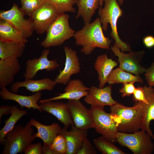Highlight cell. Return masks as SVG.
Returning <instances> with one entry per match:
<instances>
[{
    "instance_id": "1",
    "label": "cell",
    "mask_w": 154,
    "mask_h": 154,
    "mask_svg": "<svg viewBox=\"0 0 154 154\" xmlns=\"http://www.w3.org/2000/svg\"><path fill=\"white\" fill-rule=\"evenodd\" d=\"M110 107L118 131L132 133L143 129L145 117V103L138 102L133 107H128L117 102Z\"/></svg>"
},
{
    "instance_id": "2",
    "label": "cell",
    "mask_w": 154,
    "mask_h": 154,
    "mask_svg": "<svg viewBox=\"0 0 154 154\" xmlns=\"http://www.w3.org/2000/svg\"><path fill=\"white\" fill-rule=\"evenodd\" d=\"M103 30L99 17L85 24L74 36L76 45L82 46L80 51L86 55L90 54L96 48L110 49L112 40L104 36Z\"/></svg>"
},
{
    "instance_id": "3",
    "label": "cell",
    "mask_w": 154,
    "mask_h": 154,
    "mask_svg": "<svg viewBox=\"0 0 154 154\" xmlns=\"http://www.w3.org/2000/svg\"><path fill=\"white\" fill-rule=\"evenodd\" d=\"M104 7H99L98 14L103 30H107L108 24L111 29L110 36L114 41V45L123 52H130L131 49L127 42L120 38L117 31V23L119 18L123 15V11L117 0H104Z\"/></svg>"
},
{
    "instance_id": "4",
    "label": "cell",
    "mask_w": 154,
    "mask_h": 154,
    "mask_svg": "<svg viewBox=\"0 0 154 154\" xmlns=\"http://www.w3.org/2000/svg\"><path fill=\"white\" fill-rule=\"evenodd\" d=\"M34 132L28 123L25 126L16 125L5 135L2 145V154H16L24 152L35 140Z\"/></svg>"
},
{
    "instance_id": "5",
    "label": "cell",
    "mask_w": 154,
    "mask_h": 154,
    "mask_svg": "<svg viewBox=\"0 0 154 154\" xmlns=\"http://www.w3.org/2000/svg\"><path fill=\"white\" fill-rule=\"evenodd\" d=\"M69 18L65 13L59 14L46 31V36L41 46L46 48L60 46L74 37L76 32L70 26Z\"/></svg>"
},
{
    "instance_id": "6",
    "label": "cell",
    "mask_w": 154,
    "mask_h": 154,
    "mask_svg": "<svg viewBox=\"0 0 154 154\" xmlns=\"http://www.w3.org/2000/svg\"><path fill=\"white\" fill-rule=\"evenodd\" d=\"M151 137L145 130L141 129L132 133L117 131V142L127 147L134 154H151L154 150Z\"/></svg>"
},
{
    "instance_id": "7",
    "label": "cell",
    "mask_w": 154,
    "mask_h": 154,
    "mask_svg": "<svg viewBox=\"0 0 154 154\" xmlns=\"http://www.w3.org/2000/svg\"><path fill=\"white\" fill-rule=\"evenodd\" d=\"M90 110L93 119L92 128L110 141L116 143V135L118 131L112 114L106 113L103 108L91 106Z\"/></svg>"
},
{
    "instance_id": "8",
    "label": "cell",
    "mask_w": 154,
    "mask_h": 154,
    "mask_svg": "<svg viewBox=\"0 0 154 154\" xmlns=\"http://www.w3.org/2000/svg\"><path fill=\"white\" fill-rule=\"evenodd\" d=\"M110 49L118 57L119 67L122 70L135 75H140L145 73L146 68L141 64L145 53L144 50L131 51L128 53H125L114 45L111 46Z\"/></svg>"
},
{
    "instance_id": "9",
    "label": "cell",
    "mask_w": 154,
    "mask_h": 154,
    "mask_svg": "<svg viewBox=\"0 0 154 154\" xmlns=\"http://www.w3.org/2000/svg\"><path fill=\"white\" fill-rule=\"evenodd\" d=\"M25 15L14 3L10 9L0 11V20L9 23L27 39L32 35L34 30L32 20L25 18Z\"/></svg>"
},
{
    "instance_id": "10",
    "label": "cell",
    "mask_w": 154,
    "mask_h": 154,
    "mask_svg": "<svg viewBox=\"0 0 154 154\" xmlns=\"http://www.w3.org/2000/svg\"><path fill=\"white\" fill-rule=\"evenodd\" d=\"M59 14L55 6L45 2L31 16L34 31L39 34L46 32Z\"/></svg>"
},
{
    "instance_id": "11",
    "label": "cell",
    "mask_w": 154,
    "mask_h": 154,
    "mask_svg": "<svg viewBox=\"0 0 154 154\" xmlns=\"http://www.w3.org/2000/svg\"><path fill=\"white\" fill-rule=\"evenodd\" d=\"M74 126L78 129L87 130L93 127V119L91 110L80 100H68L67 103Z\"/></svg>"
},
{
    "instance_id": "12",
    "label": "cell",
    "mask_w": 154,
    "mask_h": 154,
    "mask_svg": "<svg viewBox=\"0 0 154 154\" xmlns=\"http://www.w3.org/2000/svg\"><path fill=\"white\" fill-rule=\"evenodd\" d=\"M50 52L49 49H44L39 58L27 60L25 70L23 76L25 80L33 79L40 70H45L48 71H52L59 66L56 60H50L48 59V56Z\"/></svg>"
},
{
    "instance_id": "13",
    "label": "cell",
    "mask_w": 154,
    "mask_h": 154,
    "mask_svg": "<svg viewBox=\"0 0 154 154\" xmlns=\"http://www.w3.org/2000/svg\"><path fill=\"white\" fill-rule=\"evenodd\" d=\"M64 50L66 56L64 67L60 71L54 80L57 84L66 85L70 80L72 75L79 73L80 64L75 50L66 46L64 47Z\"/></svg>"
},
{
    "instance_id": "14",
    "label": "cell",
    "mask_w": 154,
    "mask_h": 154,
    "mask_svg": "<svg viewBox=\"0 0 154 154\" xmlns=\"http://www.w3.org/2000/svg\"><path fill=\"white\" fill-rule=\"evenodd\" d=\"M112 92L111 85L102 88L92 86L88 94L85 96L84 101L91 106L103 108L106 106H110L117 102L112 98Z\"/></svg>"
},
{
    "instance_id": "15",
    "label": "cell",
    "mask_w": 154,
    "mask_h": 154,
    "mask_svg": "<svg viewBox=\"0 0 154 154\" xmlns=\"http://www.w3.org/2000/svg\"><path fill=\"white\" fill-rule=\"evenodd\" d=\"M41 111L52 114L68 129L73 124L67 103L62 102L47 101L39 105Z\"/></svg>"
},
{
    "instance_id": "16",
    "label": "cell",
    "mask_w": 154,
    "mask_h": 154,
    "mask_svg": "<svg viewBox=\"0 0 154 154\" xmlns=\"http://www.w3.org/2000/svg\"><path fill=\"white\" fill-rule=\"evenodd\" d=\"M64 90V92L58 94V95L44 100H41L39 102L40 103L47 101H54L67 99L80 100L88 94L90 88L85 86L80 79L70 80L67 84Z\"/></svg>"
},
{
    "instance_id": "17",
    "label": "cell",
    "mask_w": 154,
    "mask_h": 154,
    "mask_svg": "<svg viewBox=\"0 0 154 154\" xmlns=\"http://www.w3.org/2000/svg\"><path fill=\"white\" fill-rule=\"evenodd\" d=\"M0 96L4 100H11L18 103L22 108L26 107L30 110L31 108L42 112L39 105L38 104L42 96L40 92L35 93L30 96L19 95L12 92L8 90L6 87L1 89Z\"/></svg>"
},
{
    "instance_id": "18",
    "label": "cell",
    "mask_w": 154,
    "mask_h": 154,
    "mask_svg": "<svg viewBox=\"0 0 154 154\" xmlns=\"http://www.w3.org/2000/svg\"><path fill=\"white\" fill-rule=\"evenodd\" d=\"M21 67L18 58L12 57L0 60V88L13 82Z\"/></svg>"
},
{
    "instance_id": "19",
    "label": "cell",
    "mask_w": 154,
    "mask_h": 154,
    "mask_svg": "<svg viewBox=\"0 0 154 154\" xmlns=\"http://www.w3.org/2000/svg\"><path fill=\"white\" fill-rule=\"evenodd\" d=\"M67 128L61 129L59 134L65 139L67 146L66 154H77L84 140L87 137V130H82L76 128L73 124L70 131Z\"/></svg>"
},
{
    "instance_id": "20",
    "label": "cell",
    "mask_w": 154,
    "mask_h": 154,
    "mask_svg": "<svg viewBox=\"0 0 154 154\" xmlns=\"http://www.w3.org/2000/svg\"><path fill=\"white\" fill-rule=\"evenodd\" d=\"M56 84L54 80L48 78L38 80H25L15 82L11 86L10 89L13 92L17 93L18 92L19 88L24 87L27 90L33 93L43 90H52Z\"/></svg>"
},
{
    "instance_id": "21",
    "label": "cell",
    "mask_w": 154,
    "mask_h": 154,
    "mask_svg": "<svg viewBox=\"0 0 154 154\" xmlns=\"http://www.w3.org/2000/svg\"><path fill=\"white\" fill-rule=\"evenodd\" d=\"M28 123L37 129V133L34 134L35 138H40L42 141L43 145L48 146L52 143L61 129L57 123H54L50 125H46L34 119H31Z\"/></svg>"
},
{
    "instance_id": "22",
    "label": "cell",
    "mask_w": 154,
    "mask_h": 154,
    "mask_svg": "<svg viewBox=\"0 0 154 154\" xmlns=\"http://www.w3.org/2000/svg\"><path fill=\"white\" fill-rule=\"evenodd\" d=\"M117 64V62L108 58L106 54H101L97 57L94 67L98 74L99 88L104 87L106 84L107 83L110 74L113 69Z\"/></svg>"
},
{
    "instance_id": "23",
    "label": "cell",
    "mask_w": 154,
    "mask_h": 154,
    "mask_svg": "<svg viewBox=\"0 0 154 154\" xmlns=\"http://www.w3.org/2000/svg\"><path fill=\"white\" fill-rule=\"evenodd\" d=\"M100 0H77L78 11L76 19L80 17L85 24L91 22L92 18L100 7Z\"/></svg>"
},
{
    "instance_id": "24",
    "label": "cell",
    "mask_w": 154,
    "mask_h": 154,
    "mask_svg": "<svg viewBox=\"0 0 154 154\" xmlns=\"http://www.w3.org/2000/svg\"><path fill=\"white\" fill-rule=\"evenodd\" d=\"M143 88L147 103L145 104V117L141 129L145 131L154 140V135L149 127L150 122L154 120V89L152 87L147 86Z\"/></svg>"
},
{
    "instance_id": "25",
    "label": "cell",
    "mask_w": 154,
    "mask_h": 154,
    "mask_svg": "<svg viewBox=\"0 0 154 154\" xmlns=\"http://www.w3.org/2000/svg\"><path fill=\"white\" fill-rule=\"evenodd\" d=\"M0 41L3 42H23L28 40L22 34L8 22L0 21Z\"/></svg>"
},
{
    "instance_id": "26",
    "label": "cell",
    "mask_w": 154,
    "mask_h": 154,
    "mask_svg": "<svg viewBox=\"0 0 154 154\" xmlns=\"http://www.w3.org/2000/svg\"><path fill=\"white\" fill-rule=\"evenodd\" d=\"M131 82H137L142 84L143 80L139 75H134L124 71L119 67L112 70L107 81V83L109 85Z\"/></svg>"
},
{
    "instance_id": "27",
    "label": "cell",
    "mask_w": 154,
    "mask_h": 154,
    "mask_svg": "<svg viewBox=\"0 0 154 154\" xmlns=\"http://www.w3.org/2000/svg\"><path fill=\"white\" fill-rule=\"evenodd\" d=\"M26 43L23 42H3L0 41V58L4 59L22 56Z\"/></svg>"
},
{
    "instance_id": "28",
    "label": "cell",
    "mask_w": 154,
    "mask_h": 154,
    "mask_svg": "<svg viewBox=\"0 0 154 154\" xmlns=\"http://www.w3.org/2000/svg\"><path fill=\"white\" fill-rule=\"evenodd\" d=\"M27 114V111L20 110L16 106H13L10 117L5 121L4 126L0 130L1 145L5 135L14 128L16 123L21 117Z\"/></svg>"
},
{
    "instance_id": "29",
    "label": "cell",
    "mask_w": 154,
    "mask_h": 154,
    "mask_svg": "<svg viewBox=\"0 0 154 154\" xmlns=\"http://www.w3.org/2000/svg\"><path fill=\"white\" fill-rule=\"evenodd\" d=\"M93 143L96 148L102 154H127L102 136L94 139Z\"/></svg>"
},
{
    "instance_id": "30",
    "label": "cell",
    "mask_w": 154,
    "mask_h": 154,
    "mask_svg": "<svg viewBox=\"0 0 154 154\" xmlns=\"http://www.w3.org/2000/svg\"><path fill=\"white\" fill-rule=\"evenodd\" d=\"M53 5L60 14L69 12L75 13L76 10L74 5L76 4V0H45Z\"/></svg>"
},
{
    "instance_id": "31",
    "label": "cell",
    "mask_w": 154,
    "mask_h": 154,
    "mask_svg": "<svg viewBox=\"0 0 154 154\" xmlns=\"http://www.w3.org/2000/svg\"><path fill=\"white\" fill-rule=\"evenodd\" d=\"M21 10L25 15L31 17L46 1L45 0H20Z\"/></svg>"
},
{
    "instance_id": "32",
    "label": "cell",
    "mask_w": 154,
    "mask_h": 154,
    "mask_svg": "<svg viewBox=\"0 0 154 154\" xmlns=\"http://www.w3.org/2000/svg\"><path fill=\"white\" fill-rule=\"evenodd\" d=\"M49 146L51 149L57 152L59 154H66V141L65 138L61 135H58Z\"/></svg>"
},
{
    "instance_id": "33",
    "label": "cell",
    "mask_w": 154,
    "mask_h": 154,
    "mask_svg": "<svg viewBox=\"0 0 154 154\" xmlns=\"http://www.w3.org/2000/svg\"><path fill=\"white\" fill-rule=\"evenodd\" d=\"M96 153L95 148L86 137L83 140L77 154H96Z\"/></svg>"
},
{
    "instance_id": "34",
    "label": "cell",
    "mask_w": 154,
    "mask_h": 154,
    "mask_svg": "<svg viewBox=\"0 0 154 154\" xmlns=\"http://www.w3.org/2000/svg\"><path fill=\"white\" fill-rule=\"evenodd\" d=\"M134 83L131 82L123 84L122 87L119 89V92L121 94L122 97L131 96L133 94L136 88L134 85Z\"/></svg>"
},
{
    "instance_id": "35",
    "label": "cell",
    "mask_w": 154,
    "mask_h": 154,
    "mask_svg": "<svg viewBox=\"0 0 154 154\" xmlns=\"http://www.w3.org/2000/svg\"><path fill=\"white\" fill-rule=\"evenodd\" d=\"M133 95V99L135 103L139 102L147 103L143 87L138 86L136 88Z\"/></svg>"
},
{
    "instance_id": "36",
    "label": "cell",
    "mask_w": 154,
    "mask_h": 154,
    "mask_svg": "<svg viewBox=\"0 0 154 154\" xmlns=\"http://www.w3.org/2000/svg\"><path fill=\"white\" fill-rule=\"evenodd\" d=\"M145 78L149 86H154V62L148 68L146 69L145 72Z\"/></svg>"
},
{
    "instance_id": "37",
    "label": "cell",
    "mask_w": 154,
    "mask_h": 154,
    "mask_svg": "<svg viewBox=\"0 0 154 154\" xmlns=\"http://www.w3.org/2000/svg\"><path fill=\"white\" fill-rule=\"evenodd\" d=\"M42 145L41 142L31 143L26 149L24 154H42Z\"/></svg>"
},
{
    "instance_id": "38",
    "label": "cell",
    "mask_w": 154,
    "mask_h": 154,
    "mask_svg": "<svg viewBox=\"0 0 154 154\" xmlns=\"http://www.w3.org/2000/svg\"><path fill=\"white\" fill-rule=\"evenodd\" d=\"M13 106L7 105H2L0 108V123H1V118L4 115L11 114Z\"/></svg>"
},
{
    "instance_id": "39",
    "label": "cell",
    "mask_w": 154,
    "mask_h": 154,
    "mask_svg": "<svg viewBox=\"0 0 154 154\" xmlns=\"http://www.w3.org/2000/svg\"><path fill=\"white\" fill-rule=\"evenodd\" d=\"M143 42L146 47L148 48L154 46V37L151 35H147L143 39Z\"/></svg>"
},
{
    "instance_id": "40",
    "label": "cell",
    "mask_w": 154,
    "mask_h": 154,
    "mask_svg": "<svg viewBox=\"0 0 154 154\" xmlns=\"http://www.w3.org/2000/svg\"><path fill=\"white\" fill-rule=\"evenodd\" d=\"M42 154H59L57 152L51 149L49 146L43 144L42 146Z\"/></svg>"
},
{
    "instance_id": "41",
    "label": "cell",
    "mask_w": 154,
    "mask_h": 154,
    "mask_svg": "<svg viewBox=\"0 0 154 154\" xmlns=\"http://www.w3.org/2000/svg\"><path fill=\"white\" fill-rule=\"evenodd\" d=\"M124 0H117V1L119 4L120 6H122L123 2Z\"/></svg>"
},
{
    "instance_id": "42",
    "label": "cell",
    "mask_w": 154,
    "mask_h": 154,
    "mask_svg": "<svg viewBox=\"0 0 154 154\" xmlns=\"http://www.w3.org/2000/svg\"><path fill=\"white\" fill-rule=\"evenodd\" d=\"M104 3V0H100V7H102Z\"/></svg>"
},
{
    "instance_id": "43",
    "label": "cell",
    "mask_w": 154,
    "mask_h": 154,
    "mask_svg": "<svg viewBox=\"0 0 154 154\" xmlns=\"http://www.w3.org/2000/svg\"><path fill=\"white\" fill-rule=\"evenodd\" d=\"M76 2H77V0H76Z\"/></svg>"
}]
</instances>
